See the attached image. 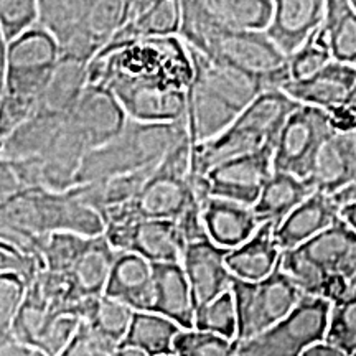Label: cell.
Wrapping results in <instances>:
<instances>
[{
  "mask_svg": "<svg viewBox=\"0 0 356 356\" xmlns=\"http://www.w3.org/2000/svg\"><path fill=\"white\" fill-rule=\"evenodd\" d=\"M351 6H353V8L356 10V0H355V2H351Z\"/></svg>",
  "mask_w": 356,
  "mask_h": 356,
  "instance_id": "obj_55",
  "label": "cell"
},
{
  "mask_svg": "<svg viewBox=\"0 0 356 356\" xmlns=\"http://www.w3.org/2000/svg\"><path fill=\"white\" fill-rule=\"evenodd\" d=\"M355 180L356 172L343 136L335 132L318 149L305 181L314 191L333 197Z\"/></svg>",
  "mask_w": 356,
  "mask_h": 356,
  "instance_id": "obj_30",
  "label": "cell"
},
{
  "mask_svg": "<svg viewBox=\"0 0 356 356\" xmlns=\"http://www.w3.org/2000/svg\"><path fill=\"white\" fill-rule=\"evenodd\" d=\"M280 249L274 239L273 222H262L241 246L226 254V267L236 279L256 282L269 275L280 261Z\"/></svg>",
  "mask_w": 356,
  "mask_h": 356,
  "instance_id": "obj_24",
  "label": "cell"
},
{
  "mask_svg": "<svg viewBox=\"0 0 356 356\" xmlns=\"http://www.w3.org/2000/svg\"><path fill=\"white\" fill-rule=\"evenodd\" d=\"M0 356H40V355L35 353L33 350L20 345L19 341H15L13 338H8V340L0 341Z\"/></svg>",
  "mask_w": 356,
  "mask_h": 356,
  "instance_id": "obj_48",
  "label": "cell"
},
{
  "mask_svg": "<svg viewBox=\"0 0 356 356\" xmlns=\"http://www.w3.org/2000/svg\"><path fill=\"white\" fill-rule=\"evenodd\" d=\"M66 119L81 134L89 150L113 140L127 122V115L113 92L95 84H86Z\"/></svg>",
  "mask_w": 356,
  "mask_h": 356,
  "instance_id": "obj_14",
  "label": "cell"
},
{
  "mask_svg": "<svg viewBox=\"0 0 356 356\" xmlns=\"http://www.w3.org/2000/svg\"><path fill=\"white\" fill-rule=\"evenodd\" d=\"M279 267L292 280L302 296L318 297L330 304H337L348 296L350 282L341 275L328 274L322 267L305 257L299 249L280 254Z\"/></svg>",
  "mask_w": 356,
  "mask_h": 356,
  "instance_id": "obj_25",
  "label": "cell"
},
{
  "mask_svg": "<svg viewBox=\"0 0 356 356\" xmlns=\"http://www.w3.org/2000/svg\"><path fill=\"white\" fill-rule=\"evenodd\" d=\"M181 22V7L178 0L157 2H127V20L101 51L144 42L150 38L177 37Z\"/></svg>",
  "mask_w": 356,
  "mask_h": 356,
  "instance_id": "obj_15",
  "label": "cell"
},
{
  "mask_svg": "<svg viewBox=\"0 0 356 356\" xmlns=\"http://www.w3.org/2000/svg\"><path fill=\"white\" fill-rule=\"evenodd\" d=\"M102 236L115 252H134L150 264L180 262L184 238L175 221L137 220L104 226Z\"/></svg>",
  "mask_w": 356,
  "mask_h": 356,
  "instance_id": "obj_10",
  "label": "cell"
},
{
  "mask_svg": "<svg viewBox=\"0 0 356 356\" xmlns=\"http://www.w3.org/2000/svg\"><path fill=\"white\" fill-rule=\"evenodd\" d=\"M104 296L121 302L132 312H152V266L134 252H118L111 269Z\"/></svg>",
  "mask_w": 356,
  "mask_h": 356,
  "instance_id": "obj_20",
  "label": "cell"
},
{
  "mask_svg": "<svg viewBox=\"0 0 356 356\" xmlns=\"http://www.w3.org/2000/svg\"><path fill=\"white\" fill-rule=\"evenodd\" d=\"M63 119L42 113L32 115L29 121H25L0 142V159L8 160V162H22V160L40 157L50 144Z\"/></svg>",
  "mask_w": 356,
  "mask_h": 356,
  "instance_id": "obj_33",
  "label": "cell"
},
{
  "mask_svg": "<svg viewBox=\"0 0 356 356\" xmlns=\"http://www.w3.org/2000/svg\"><path fill=\"white\" fill-rule=\"evenodd\" d=\"M274 145L218 163L204 175L210 195L251 208L273 175Z\"/></svg>",
  "mask_w": 356,
  "mask_h": 356,
  "instance_id": "obj_12",
  "label": "cell"
},
{
  "mask_svg": "<svg viewBox=\"0 0 356 356\" xmlns=\"http://www.w3.org/2000/svg\"><path fill=\"white\" fill-rule=\"evenodd\" d=\"M180 7L177 37L186 47L261 79L267 89H280L289 81L287 58L264 32H238L213 25L202 15L195 0H184Z\"/></svg>",
  "mask_w": 356,
  "mask_h": 356,
  "instance_id": "obj_2",
  "label": "cell"
},
{
  "mask_svg": "<svg viewBox=\"0 0 356 356\" xmlns=\"http://www.w3.org/2000/svg\"><path fill=\"white\" fill-rule=\"evenodd\" d=\"M26 286L19 274H0V341L12 338V327L25 299Z\"/></svg>",
  "mask_w": 356,
  "mask_h": 356,
  "instance_id": "obj_43",
  "label": "cell"
},
{
  "mask_svg": "<svg viewBox=\"0 0 356 356\" xmlns=\"http://www.w3.org/2000/svg\"><path fill=\"white\" fill-rule=\"evenodd\" d=\"M299 106V102L291 99L280 89L264 91L243 109V113L238 114L220 136L191 147L190 173L207 175L218 163L275 144L286 119Z\"/></svg>",
  "mask_w": 356,
  "mask_h": 356,
  "instance_id": "obj_4",
  "label": "cell"
},
{
  "mask_svg": "<svg viewBox=\"0 0 356 356\" xmlns=\"http://www.w3.org/2000/svg\"><path fill=\"white\" fill-rule=\"evenodd\" d=\"M356 81V70L330 61L322 70L302 81H286L280 91L302 106L332 109L343 104Z\"/></svg>",
  "mask_w": 356,
  "mask_h": 356,
  "instance_id": "obj_19",
  "label": "cell"
},
{
  "mask_svg": "<svg viewBox=\"0 0 356 356\" xmlns=\"http://www.w3.org/2000/svg\"><path fill=\"white\" fill-rule=\"evenodd\" d=\"M323 15V0H277L274 2L273 17L264 33L270 43L289 58L318 29Z\"/></svg>",
  "mask_w": 356,
  "mask_h": 356,
  "instance_id": "obj_17",
  "label": "cell"
},
{
  "mask_svg": "<svg viewBox=\"0 0 356 356\" xmlns=\"http://www.w3.org/2000/svg\"><path fill=\"white\" fill-rule=\"evenodd\" d=\"M168 356H175V355H168Z\"/></svg>",
  "mask_w": 356,
  "mask_h": 356,
  "instance_id": "obj_57",
  "label": "cell"
},
{
  "mask_svg": "<svg viewBox=\"0 0 356 356\" xmlns=\"http://www.w3.org/2000/svg\"><path fill=\"white\" fill-rule=\"evenodd\" d=\"M193 202H197V198L188 177L170 175L155 168L129 204L137 220L178 221Z\"/></svg>",
  "mask_w": 356,
  "mask_h": 356,
  "instance_id": "obj_16",
  "label": "cell"
},
{
  "mask_svg": "<svg viewBox=\"0 0 356 356\" xmlns=\"http://www.w3.org/2000/svg\"><path fill=\"white\" fill-rule=\"evenodd\" d=\"M202 221L208 239L226 251L241 246L259 228L251 208L216 197L202 203Z\"/></svg>",
  "mask_w": 356,
  "mask_h": 356,
  "instance_id": "obj_21",
  "label": "cell"
},
{
  "mask_svg": "<svg viewBox=\"0 0 356 356\" xmlns=\"http://www.w3.org/2000/svg\"><path fill=\"white\" fill-rule=\"evenodd\" d=\"M115 350L118 348L106 343L86 323L81 322L73 340L58 356H113Z\"/></svg>",
  "mask_w": 356,
  "mask_h": 356,
  "instance_id": "obj_45",
  "label": "cell"
},
{
  "mask_svg": "<svg viewBox=\"0 0 356 356\" xmlns=\"http://www.w3.org/2000/svg\"><path fill=\"white\" fill-rule=\"evenodd\" d=\"M345 104H350V106H353V108L356 109V81H355V84H353V89H351L350 96L346 97Z\"/></svg>",
  "mask_w": 356,
  "mask_h": 356,
  "instance_id": "obj_53",
  "label": "cell"
},
{
  "mask_svg": "<svg viewBox=\"0 0 356 356\" xmlns=\"http://www.w3.org/2000/svg\"><path fill=\"white\" fill-rule=\"evenodd\" d=\"M181 328L152 312H134L121 346L136 348L147 356L173 355V341Z\"/></svg>",
  "mask_w": 356,
  "mask_h": 356,
  "instance_id": "obj_34",
  "label": "cell"
},
{
  "mask_svg": "<svg viewBox=\"0 0 356 356\" xmlns=\"http://www.w3.org/2000/svg\"><path fill=\"white\" fill-rule=\"evenodd\" d=\"M113 356H147L142 351L136 350V348H127V346H119L118 350L114 351Z\"/></svg>",
  "mask_w": 356,
  "mask_h": 356,
  "instance_id": "obj_52",
  "label": "cell"
},
{
  "mask_svg": "<svg viewBox=\"0 0 356 356\" xmlns=\"http://www.w3.org/2000/svg\"><path fill=\"white\" fill-rule=\"evenodd\" d=\"M350 287H356V277H355V279L351 280V282H350Z\"/></svg>",
  "mask_w": 356,
  "mask_h": 356,
  "instance_id": "obj_54",
  "label": "cell"
},
{
  "mask_svg": "<svg viewBox=\"0 0 356 356\" xmlns=\"http://www.w3.org/2000/svg\"><path fill=\"white\" fill-rule=\"evenodd\" d=\"M7 78V43L0 33V97L3 95V88H6Z\"/></svg>",
  "mask_w": 356,
  "mask_h": 356,
  "instance_id": "obj_50",
  "label": "cell"
},
{
  "mask_svg": "<svg viewBox=\"0 0 356 356\" xmlns=\"http://www.w3.org/2000/svg\"><path fill=\"white\" fill-rule=\"evenodd\" d=\"M340 218L356 233V202L340 208Z\"/></svg>",
  "mask_w": 356,
  "mask_h": 356,
  "instance_id": "obj_51",
  "label": "cell"
},
{
  "mask_svg": "<svg viewBox=\"0 0 356 356\" xmlns=\"http://www.w3.org/2000/svg\"><path fill=\"white\" fill-rule=\"evenodd\" d=\"M132 314L129 307L106 296L84 299L78 309L81 322L114 348L121 346L131 325Z\"/></svg>",
  "mask_w": 356,
  "mask_h": 356,
  "instance_id": "obj_35",
  "label": "cell"
},
{
  "mask_svg": "<svg viewBox=\"0 0 356 356\" xmlns=\"http://www.w3.org/2000/svg\"><path fill=\"white\" fill-rule=\"evenodd\" d=\"M37 25V0H0V33L7 44Z\"/></svg>",
  "mask_w": 356,
  "mask_h": 356,
  "instance_id": "obj_41",
  "label": "cell"
},
{
  "mask_svg": "<svg viewBox=\"0 0 356 356\" xmlns=\"http://www.w3.org/2000/svg\"><path fill=\"white\" fill-rule=\"evenodd\" d=\"M152 266L154 309L152 314L172 320L181 330L193 328V304L188 280L180 262H157Z\"/></svg>",
  "mask_w": 356,
  "mask_h": 356,
  "instance_id": "obj_23",
  "label": "cell"
},
{
  "mask_svg": "<svg viewBox=\"0 0 356 356\" xmlns=\"http://www.w3.org/2000/svg\"><path fill=\"white\" fill-rule=\"evenodd\" d=\"M20 190H24V186H22L19 177L13 170L12 163L0 159V204L19 193Z\"/></svg>",
  "mask_w": 356,
  "mask_h": 356,
  "instance_id": "obj_46",
  "label": "cell"
},
{
  "mask_svg": "<svg viewBox=\"0 0 356 356\" xmlns=\"http://www.w3.org/2000/svg\"><path fill=\"white\" fill-rule=\"evenodd\" d=\"M297 249L328 274L356 277V233L341 218Z\"/></svg>",
  "mask_w": 356,
  "mask_h": 356,
  "instance_id": "obj_22",
  "label": "cell"
},
{
  "mask_svg": "<svg viewBox=\"0 0 356 356\" xmlns=\"http://www.w3.org/2000/svg\"><path fill=\"white\" fill-rule=\"evenodd\" d=\"M58 60L56 42L38 25L7 44V73L10 74L48 78Z\"/></svg>",
  "mask_w": 356,
  "mask_h": 356,
  "instance_id": "obj_26",
  "label": "cell"
},
{
  "mask_svg": "<svg viewBox=\"0 0 356 356\" xmlns=\"http://www.w3.org/2000/svg\"><path fill=\"white\" fill-rule=\"evenodd\" d=\"M325 343L348 356L356 351V287H350L348 296L332 305Z\"/></svg>",
  "mask_w": 356,
  "mask_h": 356,
  "instance_id": "obj_39",
  "label": "cell"
},
{
  "mask_svg": "<svg viewBox=\"0 0 356 356\" xmlns=\"http://www.w3.org/2000/svg\"><path fill=\"white\" fill-rule=\"evenodd\" d=\"M129 119L137 122H177L185 119L186 91L150 79H113L106 84Z\"/></svg>",
  "mask_w": 356,
  "mask_h": 356,
  "instance_id": "obj_11",
  "label": "cell"
},
{
  "mask_svg": "<svg viewBox=\"0 0 356 356\" xmlns=\"http://www.w3.org/2000/svg\"><path fill=\"white\" fill-rule=\"evenodd\" d=\"M315 32L327 44L332 61L356 70V10L351 2H325L323 22Z\"/></svg>",
  "mask_w": 356,
  "mask_h": 356,
  "instance_id": "obj_31",
  "label": "cell"
},
{
  "mask_svg": "<svg viewBox=\"0 0 356 356\" xmlns=\"http://www.w3.org/2000/svg\"><path fill=\"white\" fill-rule=\"evenodd\" d=\"M37 6L38 26L51 35L60 50L83 32L91 2H83V0H40L38 2L37 0Z\"/></svg>",
  "mask_w": 356,
  "mask_h": 356,
  "instance_id": "obj_36",
  "label": "cell"
},
{
  "mask_svg": "<svg viewBox=\"0 0 356 356\" xmlns=\"http://www.w3.org/2000/svg\"><path fill=\"white\" fill-rule=\"evenodd\" d=\"M193 328L198 332L213 333L226 340H236L238 332V317H236L234 299L231 292L221 293L210 304L195 310Z\"/></svg>",
  "mask_w": 356,
  "mask_h": 356,
  "instance_id": "obj_38",
  "label": "cell"
},
{
  "mask_svg": "<svg viewBox=\"0 0 356 356\" xmlns=\"http://www.w3.org/2000/svg\"><path fill=\"white\" fill-rule=\"evenodd\" d=\"M175 356H238V341L213 333L181 330L173 341Z\"/></svg>",
  "mask_w": 356,
  "mask_h": 356,
  "instance_id": "obj_40",
  "label": "cell"
},
{
  "mask_svg": "<svg viewBox=\"0 0 356 356\" xmlns=\"http://www.w3.org/2000/svg\"><path fill=\"white\" fill-rule=\"evenodd\" d=\"M229 292L238 317L236 341L251 340L266 332L287 317L304 297L279 266L256 282L233 277Z\"/></svg>",
  "mask_w": 356,
  "mask_h": 356,
  "instance_id": "obj_7",
  "label": "cell"
},
{
  "mask_svg": "<svg viewBox=\"0 0 356 356\" xmlns=\"http://www.w3.org/2000/svg\"><path fill=\"white\" fill-rule=\"evenodd\" d=\"M333 134L323 109L300 104L286 119L275 139L273 172L305 180L318 149Z\"/></svg>",
  "mask_w": 356,
  "mask_h": 356,
  "instance_id": "obj_9",
  "label": "cell"
},
{
  "mask_svg": "<svg viewBox=\"0 0 356 356\" xmlns=\"http://www.w3.org/2000/svg\"><path fill=\"white\" fill-rule=\"evenodd\" d=\"M302 356H348V355H345L343 351L338 350L337 346L328 345L325 343V341H322V343H315L312 345L310 348H307Z\"/></svg>",
  "mask_w": 356,
  "mask_h": 356,
  "instance_id": "obj_49",
  "label": "cell"
},
{
  "mask_svg": "<svg viewBox=\"0 0 356 356\" xmlns=\"http://www.w3.org/2000/svg\"><path fill=\"white\" fill-rule=\"evenodd\" d=\"M191 78L193 66L185 43L178 37H165L99 51L88 63L86 84L106 86L113 79H150L186 91Z\"/></svg>",
  "mask_w": 356,
  "mask_h": 356,
  "instance_id": "obj_6",
  "label": "cell"
},
{
  "mask_svg": "<svg viewBox=\"0 0 356 356\" xmlns=\"http://www.w3.org/2000/svg\"><path fill=\"white\" fill-rule=\"evenodd\" d=\"M185 137H188L185 119L155 124L127 118L126 126L113 140L86 154L76 175V185L96 184L157 167L168 150Z\"/></svg>",
  "mask_w": 356,
  "mask_h": 356,
  "instance_id": "obj_5",
  "label": "cell"
},
{
  "mask_svg": "<svg viewBox=\"0 0 356 356\" xmlns=\"http://www.w3.org/2000/svg\"><path fill=\"white\" fill-rule=\"evenodd\" d=\"M213 25L238 32H264L273 17V0H195Z\"/></svg>",
  "mask_w": 356,
  "mask_h": 356,
  "instance_id": "obj_29",
  "label": "cell"
},
{
  "mask_svg": "<svg viewBox=\"0 0 356 356\" xmlns=\"http://www.w3.org/2000/svg\"><path fill=\"white\" fill-rule=\"evenodd\" d=\"M115 256L118 252L109 246L104 236L89 238L83 254L68 273L79 299H96L104 296Z\"/></svg>",
  "mask_w": 356,
  "mask_h": 356,
  "instance_id": "obj_32",
  "label": "cell"
},
{
  "mask_svg": "<svg viewBox=\"0 0 356 356\" xmlns=\"http://www.w3.org/2000/svg\"><path fill=\"white\" fill-rule=\"evenodd\" d=\"M330 309V302L304 296L280 322L251 340L238 341V356H302L325 341Z\"/></svg>",
  "mask_w": 356,
  "mask_h": 356,
  "instance_id": "obj_8",
  "label": "cell"
},
{
  "mask_svg": "<svg viewBox=\"0 0 356 356\" xmlns=\"http://www.w3.org/2000/svg\"><path fill=\"white\" fill-rule=\"evenodd\" d=\"M89 238L71 233H53L37 239V254L42 270L70 273L83 254Z\"/></svg>",
  "mask_w": 356,
  "mask_h": 356,
  "instance_id": "obj_37",
  "label": "cell"
},
{
  "mask_svg": "<svg viewBox=\"0 0 356 356\" xmlns=\"http://www.w3.org/2000/svg\"><path fill=\"white\" fill-rule=\"evenodd\" d=\"M340 220V207L330 195L314 191L274 229L280 252L292 251Z\"/></svg>",
  "mask_w": 356,
  "mask_h": 356,
  "instance_id": "obj_18",
  "label": "cell"
},
{
  "mask_svg": "<svg viewBox=\"0 0 356 356\" xmlns=\"http://www.w3.org/2000/svg\"><path fill=\"white\" fill-rule=\"evenodd\" d=\"M88 63L60 56L43 89L37 113L66 118L86 88Z\"/></svg>",
  "mask_w": 356,
  "mask_h": 356,
  "instance_id": "obj_27",
  "label": "cell"
},
{
  "mask_svg": "<svg viewBox=\"0 0 356 356\" xmlns=\"http://www.w3.org/2000/svg\"><path fill=\"white\" fill-rule=\"evenodd\" d=\"M330 61L332 56L327 44L318 38L317 32H314L299 50L287 58L289 81H302L310 78Z\"/></svg>",
  "mask_w": 356,
  "mask_h": 356,
  "instance_id": "obj_42",
  "label": "cell"
},
{
  "mask_svg": "<svg viewBox=\"0 0 356 356\" xmlns=\"http://www.w3.org/2000/svg\"><path fill=\"white\" fill-rule=\"evenodd\" d=\"M351 356H356V351H355V353H353V355H351Z\"/></svg>",
  "mask_w": 356,
  "mask_h": 356,
  "instance_id": "obj_56",
  "label": "cell"
},
{
  "mask_svg": "<svg viewBox=\"0 0 356 356\" xmlns=\"http://www.w3.org/2000/svg\"><path fill=\"white\" fill-rule=\"evenodd\" d=\"M312 193L314 188L305 180L289 173L273 172L251 211L259 225L273 222L275 229Z\"/></svg>",
  "mask_w": 356,
  "mask_h": 356,
  "instance_id": "obj_28",
  "label": "cell"
},
{
  "mask_svg": "<svg viewBox=\"0 0 356 356\" xmlns=\"http://www.w3.org/2000/svg\"><path fill=\"white\" fill-rule=\"evenodd\" d=\"M0 218L37 251V239L53 233L96 238L104 233L99 213L83 203L74 188H24L0 204ZM38 256V254H37Z\"/></svg>",
  "mask_w": 356,
  "mask_h": 356,
  "instance_id": "obj_3",
  "label": "cell"
},
{
  "mask_svg": "<svg viewBox=\"0 0 356 356\" xmlns=\"http://www.w3.org/2000/svg\"><path fill=\"white\" fill-rule=\"evenodd\" d=\"M186 50L193 78L186 88L185 126L190 145L197 147L220 136L243 109L269 89L261 79L234 66L190 47Z\"/></svg>",
  "mask_w": 356,
  "mask_h": 356,
  "instance_id": "obj_1",
  "label": "cell"
},
{
  "mask_svg": "<svg viewBox=\"0 0 356 356\" xmlns=\"http://www.w3.org/2000/svg\"><path fill=\"white\" fill-rule=\"evenodd\" d=\"M42 270L38 257L26 254L22 249L12 246V244L0 241V274H19L30 284Z\"/></svg>",
  "mask_w": 356,
  "mask_h": 356,
  "instance_id": "obj_44",
  "label": "cell"
},
{
  "mask_svg": "<svg viewBox=\"0 0 356 356\" xmlns=\"http://www.w3.org/2000/svg\"><path fill=\"white\" fill-rule=\"evenodd\" d=\"M0 241L8 243V244H12V246L19 248L24 252H26V254L38 257L37 256V251H35V248L32 246V244H29L24 238H20L19 234L13 233V231L6 225V222H3L2 218H0Z\"/></svg>",
  "mask_w": 356,
  "mask_h": 356,
  "instance_id": "obj_47",
  "label": "cell"
},
{
  "mask_svg": "<svg viewBox=\"0 0 356 356\" xmlns=\"http://www.w3.org/2000/svg\"><path fill=\"white\" fill-rule=\"evenodd\" d=\"M226 249L218 248L208 238L184 246L180 266L188 280L193 310L229 291L233 275L226 267Z\"/></svg>",
  "mask_w": 356,
  "mask_h": 356,
  "instance_id": "obj_13",
  "label": "cell"
}]
</instances>
